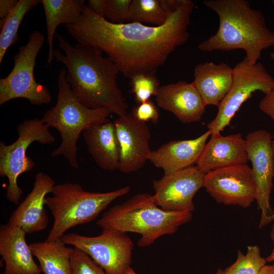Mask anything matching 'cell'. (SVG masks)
I'll use <instances>...</instances> for the list:
<instances>
[{"label": "cell", "mask_w": 274, "mask_h": 274, "mask_svg": "<svg viewBox=\"0 0 274 274\" xmlns=\"http://www.w3.org/2000/svg\"><path fill=\"white\" fill-rule=\"evenodd\" d=\"M194 7L190 0H178L163 24L150 26L138 22L114 23L85 5L76 22L64 26L77 44L105 52L130 78L139 73H156L169 55L186 42Z\"/></svg>", "instance_id": "6da1fadb"}, {"label": "cell", "mask_w": 274, "mask_h": 274, "mask_svg": "<svg viewBox=\"0 0 274 274\" xmlns=\"http://www.w3.org/2000/svg\"><path fill=\"white\" fill-rule=\"evenodd\" d=\"M55 37L53 58L66 67V80L78 100L89 108L104 107L118 117L126 115L128 104L117 82L120 71L114 62L96 48L73 46L57 33Z\"/></svg>", "instance_id": "7a4b0ae2"}, {"label": "cell", "mask_w": 274, "mask_h": 274, "mask_svg": "<svg viewBox=\"0 0 274 274\" xmlns=\"http://www.w3.org/2000/svg\"><path fill=\"white\" fill-rule=\"evenodd\" d=\"M204 5L218 16L216 32L198 45L203 52L241 49L244 58L254 65L263 50L274 46V31L269 30L260 10L253 9L246 0H206Z\"/></svg>", "instance_id": "3957f363"}, {"label": "cell", "mask_w": 274, "mask_h": 274, "mask_svg": "<svg viewBox=\"0 0 274 274\" xmlns=\"http://www.w3.org/2000/svg\"><path fill=\"white\" fill-rule=\"evenodd\" d=\"M192 218V212L162 210L155 202L153 195L143 193L111 208L96 224L102 229L139 233L141 237L138 246L146 247L163 235L174 233Z\"/></svg>", "instance_id": "277c9868"}, {"label": "cell", "mask_w": 274, "mask_h": 274, "mask_svg": "<svg viewBox=\"0 0 274 274\" xmlns=\"http://www.w3.org/2000/svg\"><path fill=\"white\" fill-rule=\"evenodd\" d=\"M66 75L64 68L59 71L56 104L46 111L41 119L60 134L61 144L52 151L51 156L63 155L71 167L78 168L77 144L81 134L92 126L109 121L111 112L106 108L91 109L83 105L71 89Z\"/></svg>", "instance_id": "5b68a950"}, {"label": "cell", "mask_w": 274, "mask_h": 274, "mask_svg": "<svg viewBox=\"0 0 274 274\" xmlns=\"http://www.w3.org/2000/svg\"><path fill=\"white\" fill-rule=\"evenodd\" d=\"M130 190L129 186H125L107 192H92L85 191L76 183L55 185L52 195L45 199V205L53 217L46 241L61 238L68 229L93 221L113 201Z\"/></svg>", "instance_id": "8992f818"}, {"label": "cell", "mask_w": 274, "mask_h": 274, "mask_svg": "<svg viewBox=\"0 0 274 274\" xmlns=\"http://www.w3.org/2000/svg\"><path fill=\"white\" fill-rule=\"evenodd\" d=\"M49 128L38 118L27 119L17 125L18 137L10 145L0 142V176L6 177L8 185L7 199L15 204H19L23 193L18 184L19 176L32 170L34 161L27 155L29 146L37 142L48 145L55 141Z\"/></svg>", "instance_id": "52a82bcc"}, {"label": "cell", "mask_w": 274, "mask_h": 274, "mask_svg": "<svg viewBox=\"0 0 274 274\" xmlns=\"http://www.w3.org/2000/svg\"><path fill=\"white\" fill-rule=\"evenodd\" d=\"M45 42L40 31L33 30L27 43L13 56V67L9 74L0 79V105L14 99H26L33 105L48 104L52 96L48 88L36 81L34 69L37 56Z\"/></svg>", "instance_id": "ba28073f"}, {"label": "cell", "mask_w": 274, "mask_h": 274, "mask_svg": "<svg viewBox=\"0 0 274 274\" xmlns=\"http://www.w3.org/2000/svg\"><path fill=\"white\" fill-rule=\"evenodd\" d=\"M273 86L274 78L262 62L251 65L244 58L233 67L232 85L218 107L216 117L208 124L211 135L220 134L229 125L241 106L253 93L260 91L265 95Z\"/></svg>", "instance_id": "9c48e42d"}, {"label": "cell", "mask_w": 274, "mask_h": 274, "mask_svg": "<svg viewBox=\"0 0 274 274\" xmlns=\"http://www.w3.org/2000/svg\"><path fill=\"white\" fill-rule=\"evenodd\" d=\"M61 238L86 253L107 274H124L130 267L133 243L125 232L103 229L96 236L69 233Z\"/></svg>", "instance_id": "30bf717a"}, {"label": "cell", "mask_w": 274, "mask_h": 274, "mask_svg": "<svg viewBox=\"0 0 274 274\" xmlns=\"http://www.w3.org/2000/svg\"><path fill=\"white\" fill-rule=\"evenodd\" d=\"M245 140L256 187V201L261 212L259 223V228L261 229L274 221V210L270 204L274 177L272 136L269 132L258 129L249 133Z\"/></svg>", "instance_id": "8fae6325"}, {"label": "cell", "mask_w": 274, "mask_h": 274, "mask_svg": "<svg viewBox=\"0 0 274 274\" xmlns=\"http://www.w3.org/2000/svg\"><path fill=\"white\" fill-rule=\"evenodd\" d=\"M203 187L217 202L224 205L247 208L257 196L251 168L247 164L225 167L204 174Z\"/></svg>", "instance_id": "7c38bea8"}, {"label": "cell", "mask_w": 274, "mask_h": 274, "mask_svg": "<svg viewBox=\"0 0 274 274\" xmlns=\"http://www.w3.org/2000/svg\"><path fill=\"white\" fill-rule=\"evenodd\" d=\"M204 176L194 165L164 175L152 182L155 202L166 211L192 212L195 209L193 199L203 187Z\"/></svg>", "instance_id": "4fadbf2b"}, {"label": "cell", "mask_w": 274, "mask_h": 274, "mask_svg": "<svg viewBox=\"0 0 274 274\" xmlns=\"http://www.w3.org/2000/svg\"><path fill=\"white\" fill-rule=\"evenodd\" d=\"M114 123L119 147L118 169L124 173L139 170L149 160L152 151L149 126L131 112L118 117Z\"/></svg>", "instance_id": "5bb4252c"}, {"label": "cell", "mask_w": 274, "mask_h": 274, "mask_svg": "<svg viewBox=\"0 0 274 274\" xmlns=\"http://www.w3.org/2000/svg\"><path fill=\"white\" fill-rule=\"evenodd\" d=\"M55 185L49 175L42 172L38 173L32 190L13 212L8 223L20 227L26 233L46 229L49 218L44 208L45 199Z\"/></svg>", "instance_id": "9a60e30c"}, {"label": "cell", "mask_w": 274, "mask_h": 274, "mask_svg": "<svg viewBox=\"0 0 274 274\" xmlns=\"http://www.w3.org/2000/svg\"><path fill=\"white\" fill-rule=\"evenodd\" d=\"M155 99L158 107L184 123L199 121L207 106L193 82L183 81L160 86Z\"/></svg>", "instance_id": "2e32d148"}, {"label": "cell", "mask_w": 274, "mask_h": 274, "mask_svg": "<svg viewBox=\"0 0 274 274\" xmlns=\"http://www.w3.org/2000/svg\"><path fill=\"white\" fill-rule=\"evenodd\" d=\"M26 233L8 223L0 227V254L5 263L3 274H41L31 250L26 242Z\"/></svg>", "instance_id": "e0dca14e"}, {"label": "cell", "mask_w": 274, "mask_h": 274, "mask_svg": "<svg viewBox=\"0 0 274 274\" xmlns=\"http://www.w3.org/2000/svg\"><path fill=\"white\" fill-rule=\"evenodd\" d=\"M245 140L239 133L227 136L211 135L196 163L203 174L230 166L247 164Z\"/></svg>", "instance_id": "ac0fdd59"}, {"label": "cell", "mask_w": 274, "mask_h": 274, "mask_svg": "<svg viewBox=\"0 0 274 274\" xmlns=\"http://www.w3.org/2000/svg\"><path fill=\"white\" fill-rule=\"evenodd\" d=\"M210 135L208 130L194 139L168 142L152 150L149 160L162 168L164 175L192 166L197 162Z\"/></svg>", "instance_id": "d6986e66"}, {"label": "cell", "mask_w": 274, "mask_h": 274, "mask_svg": "<svg viewBox=\"0 0 274 274\" xmlns=\"http://www.w3.org/2000/svg\"><path fill=\"white\" fill-rule=\"evenodd\" d=\"M192 82L205 105L219 107L230 90L233 80V67L225 62H205L197 64Z\"/></svg>", "instance_id": "ffe728a7"}, {"label": "cell", "mask_w": 274, "mask_h": 274, "mask_svg": "<svg viewBox=\"0 0 274 274\" xmlns=\"http://www.w3.org/2000/svg\"><path fill=\"white\" fill-rule=\"evenodd\" d=\"M82 135L97 166L106 170L118 169L119 147L114 122L92 126L85 129Z\"/></svg>", "instance_id": "44dd1931"}, {"label": "cell", "mask_w": 274, "mask_h": 274, "mask_svg": "<svg viewBox=\"0 0 274 274\" xmlns=\"http://www.w3.org/2000/svg\"><path fill=\"white\" fill-rule=\"evenodd\" d=\"M45 13L47 43L49 47L47 65L53 58V41L57 27L60 24L76 22L81 16L85 5L84 0H40Z\"/></svg>", "instance_id": "7402d4cb"}, {"label": "cell", "mask_w": 274, "mask_h": 274, "mask_svg": "<svg viewBox=\"0 0 274 274\" xmlns=\"http://www.w3.org/2000/svg\"><path fill=\"white\" fill-rule=\"evenodd\" d=\"M44 274H71V260L74 248L67 247L62 238L29 244Z\"/></svg>", "instance_id": "603a6c76"}, {"label": "cell", "mask_w": 274, "mask_h": 274, "mask_svg": "<svg viewBox=\"0 0 274 274\" xmlns=\"http://www.w3.org/2000/svg\"><path fill=\"white\" fill-rule=\"evenodd\" d=\"M178 0H132L127 21L163 24L176 8Z\"/></svg>", "instance_id": "cb8c5ba5"}, {"label": "cell", "mask_w": 274, "mask_h": 274, "mask_svg": "<svg viewBox=\"0 0 274 274\" xmlns=\"http://www.w3.org/2000/svg\"><path fill=\"white\" fill-rule=\"evenodd\" d=\"M40 0H19L14 10L0 21V64L8 49L18 41V31L25 15Z\"/></svg>", "instance_id": "d4e9b609"}, {"label": "cell", "mask_w": 274, "mask_h": 274, "mask_svg": "<svg viewBox=\"0 0 274 274\" xmlns=\"http://www.w3.org/2000/svg\"><path fill=\"white\" fill-rule=\"evenodd\" d=\"M266 262L261 255L260 248L250 245L247 247L245 254L238 250L236 261L224 271L225 274H257Z\"/></svg>", "instance_id": "484cf974"}, {"label": "cell", "mask_w": 274, "mask_h": 274, "mask_svg": "<svg viewBox=\"0 0 274 274\" xmlns=\"http://www.w3.org/2000/svg\"><path fill=\"white\" fill-rule=\"evenodd\" d=\"M130 79V92L138 105L150 100L152 96H156L160 87L156 73H139Z\"/></svg>", "instance_id": "4316f807"}, {"label": "cell", "mask_w": 274, "mask_h": 274, "mask_svg": "<svg viewBox=\"0 0 274 274\" xmlns=\"http://www.w3.org/2000/svg\"><path fill=\"white\" fill-rule=\"evenodd\" d=\"M71 264V274H107L88 255L77 248H74Z\"/></svg>", "instance_id": "83f0119b"}, {"label": "cell", "mask_w": 274, "mask_h": 274, "mask_svg": "<svg viewBox=\"0 0 274 274\" xmlns=\"http://www.w3.org/2000/svg\"><path fill=\"white\" fill-rule=\"evenodd\" d=\"M132 0H107L106 19L116 24L127 20Z\"/></svg>", "instance_id": "f1b7e54d"}, {"label": "cell", "mask_w": 274, "mask_h": 274, "mask_svg": "<svg viewBox=\"0 0 274 274\" xmlns=\"http://www.w3.org/2000/svg\"><path fill=\"white\" fill-rule=\"evenodd\" d=\"M139 121L145 123L151 122L156 124L159 118V110L151 99L134 107L131 111Z\"/></svg>", "instance_id": "f546056e"}, {"label": "cell", "mask_w": 274, "mask_h": 274, "mask_svg": "<svg viewBox=\"0 0 274 274\" xmlns=\"http://www.w3.org/2000/svg\"><path fill=\"white\" fill-rule=\"evenodd\" d=\"M259 107L263 113L274 121V86L270 91L260 101Z\"/></svg>", "instance_id": "4dcf8cb0"}, {"label": "cell", "mask_w": 274, "mask_h": 274, "mask_svg": "<svg viewBox=\"0 0 274 274\" xmlns=\"http://www.w3.org/2000/svg\"><path fill=\"white\" fill-rule=\"evenodd\" d=\"M86 6L97 16L106 18L107 0H88Z\"/></svg>", "instance_id": "1f68e13d"}, {"label": "cell", "mask_w": 274, "mask_h": 274, "mask_svg": "<svg viewBox=\"0 0 274 274\" xmlns=\"http://www.w3.org/2000/svg\"><path fill=\"white\" fill-rule=\"evenodd\" d=\"M18 1L17 0L0 1V21L5 19L11 13Z\"/></svg>", "instance_id": "d6a6232c"}, {"label": "cell", "mask_w": 274, "mask_h": 274, "mask_svg": "<svg viewBox=\"0 0 274 274\" xmlns=\"http://www.w3.org/2000/svg\"><path fill=\"white\" fill-rule=\"evenodd\" d=\"M270 237L272 242L273 248L270 254L265 258L268 262L274 261V223L272 224L270 230Z\"/></svg>", "instance_id": "836d02e7"}, {"label": "cell", "mask_w": 274, "mask_h": 274, "mask_svg": "<svg viewBox=\"0 0 274 274\" xmlns=\"http://www.w3.org/2000/svg\"><path fill=\"white\" fill-rule=\"evenodd\" d=\"M257 274H274V264L265 265Z\"/></svg>", "instance_id": "e575fe53"}, {"label": "cell", "mask_w": 274, "mask_h": 274, "mask_svg": "<svg viewBox=\"0 0 274 274\" xmlns=\"http://www.w3.org/2000/svg\"><path fill=\"white\" fill-rule=\"evenodd\" d=\"M124 274H137L130 267L126 270Z\"/></svg>", "instance_id": "d590c367"}, {"label": "cell", "mask_w": 274, "mask_h": 274, "mask_svg": "<svg viewBox=\"0 0 274 274\" xmlns=\"http://www.w3.org/2000/svg\"><path fill=\"white\" fill-rule=\"evenodd\" d=\"M215 274H225L224 270H222L221 268H219Z\"/></svg>", "instance_id": "8d00e7d4"}, {"label": "cell", "mask_w": 274, "mask_h": 274, "mask_svg": "<svg viewBox=\"0 0 274 274\" xmlns=\"http://www.w3.org/2000/svg\"><path fill=\"white\" fill-rule=\"evenodd\" d=\"M272 153H273V162H274V135L272 137Z\"/></svg>", "instance_id": "74e56055"}, {"label": "cell", "mask_w": 274, "mask_h": 274, "mask_svg": "<svg viewBox=\"0 0 274 274\" xmlns=\"http://www.w3.org/2000/svg\"><path fill=\"white\" fill-rule=\"evenodd\" d=\"M270 58L274 61V52L270 53Z\"/></svg>", "instance_id": "f35d334b"}, {"label": "cell", "mask_w": 274, "mask_h": 274, "mask_svg": "<svg viewBox=\"0 0 274 274\" xmlns=\"http://www.w3.org/2000/svg\"><path fill=\"white\" fill-rule=\"evenodd\" d=\"M271 3H272V4L273 5V6H274V0H272V1H271Z\"/></svg>", "instance_id": "ab89813d"}]
</instances>
